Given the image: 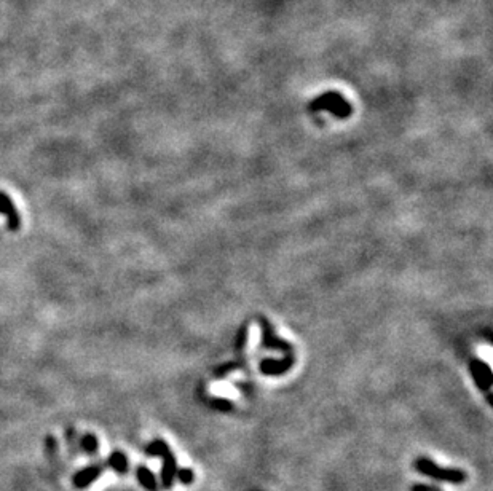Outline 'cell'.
I'll return each mask as SVG.
<instances>
[{"label": "cell", "instance_id": "1", "mask_svg": "<svg viewBox=\"0 0 493 491\" xmlns=\"http://www.w3.org/2000/svg\"><path fill=\"white\" fill-rule=\"evenodd\" d=\"M414 466L424 477H429V479H434L437 482L454 483V485H462V483L467 482V477H468L467 472L462 469L441 467L429 458H419L415 461Z\"/></svg>", "mask_w": 493, "mask_h": 491}, {"label": "cell", "instance_id": "2", "mask_svg": "<svg viewBox=\"0 0 493 491\" xmlns=\"http://www.w3.org/2000/svg\"><path fill=\"white\" fill-rule=\"evenodd\" d=\"M0 216L5 217L6 228L9 230L18 231L23 227V217L19 214L16 204L2 190H0Z\"/></svg>", "mask_w": 493, "mask_h": 491}, {"label": "cell", "instance_id": "3", "mask_svg": "<svg viewBox=\"0 0 493 491\" xmlns=\"http://www.w3.org/2000/svg\"><path fill=\"white\" fill-rule=\"evenodd\" d=\"M104 465H99V462H94V465L86 466L84 469L77 470L72 477V485L77 490H85L99 479V477L104 474Z\"/></svg>", "mask_w": 493, "mask_h": 491}, {"label": "cell", "instance_id": "4", "mask_svg": "<svg viewBox=\"0 0 493 491\" xmlns=\"http://www.w3.org/2000/svg\"><path fill=\"white\" fill-rule=\"evenodd\" d=\"M161 460H163V465H161V470H160L159 485H161V488H164V490H169L171 487L174 485V480H176L177 460L171 450L166 455L161 456Z\"/></svg>", "mask_w": 493, "mask_h": 491}, {"label": "cell", "instance_id": "5", "mask_svg": "<svg viewBox=\"0 0 493 491\" xmlns=\"http://www.w3.org/2000/svg\"><path fill=\"white\" fill-rule=\"evenodd\" d=\"M136 479L141 483V487L147 491H159V479L147 466L136 467Z\"/></svg>", "mask_w": 493, "mask_h": 491}, {"label": "cell", "instance_id": "6", "mask_svg": "<svg viewBox=\"0 0 493 491\" xmlns=\"http://www.w3.org/2000/svg\"><path fill=\"white\" fill-rule=\"evenodd\" d=\"M107 466L111 467L114 472L123 475V474L128 472L129 462H128V458H126L125 453L120 452V450H115V452H112L111 455L107 456Z\"/></svg>", "mask_w": 493, "mask_h": 491}, {"label": "cell", "instance_id": "7", "mask_svg": "<svg viewBox=\"0 0 493 491\" xmlns=\"http://www.w3.org/2000/svg\"><path fill=\"white\" fill-rule=\"evenodd\" d=\"M169 445L161 439H155L154 442H150L146 447V455L147 456H156V458H161L163 455H166L169 452Z\"/></svg>", "mask_w": 493, "mask_h": 491}, {"label": "cell", "instance_id": "8", "mask_svg": "<svg viewBox=\"0 0 493 491\" xmlns=\"http://www.w3.org/2000/svg\"><path fill=\"white\" fill-rule=\"evenodd\" d=\"M80 447H81V450H84L85 453L94 455V453H98L99 440H98V437H96L94 434L88 432V434H84L80 437Z\"/></svg>", "mask_w": 493, "mask_h": 491}, {"label": "cell", "instance_id": "9", "mask_svg": "<svg viewBox=\"0 0 493 491\" xmlns=\"http://www.w3.org/2000/svg\"><path fill=\"white\" fill-rule=\"evenodd\" d=\"M176 479L179 480L182 485H191L195 480V472L191 470L190 467H177V472H176Z\"/></svg>", "mask_w": 493, "mask_h": 491}, {"label": "cell", "instance_id": "10", "mask_svg": "<svg viewBox=\"0 0 493 491\" xmlns=\"http://www.w3.org/2000/svg\"><path fill=\"white\" fill-rule=\"evenodd\" d=\"M410 491H436V490H434V487H428V485H423V483H417V485L410 488Z\"/></svg>", "mask_w": 493, "mask_h": 491}]
</instances>
